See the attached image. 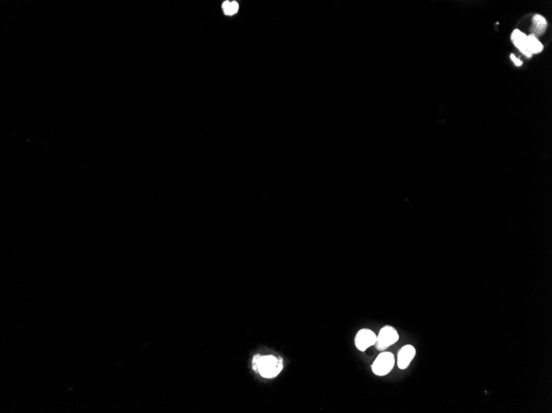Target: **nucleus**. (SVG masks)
Listing matches in <instances>:
<instances>
[{"label": "nucleus", "instance_id": "1", "mask_svg": "<svg viewBox=\"0 0 552 413\" xmlns=\"http://www.w3.org/2000/svg\"><path fill=\"white\" fill-rule=\"evenodd\" d=\"M252 368L260 376L265 379H273L278 376L284 368L283 359L277 358L272 355H256L252 360Z\"/></svg>", "mask_w": 552, "mask_h": 413}, {"label": "nucleus", "instance_id": "2", "mask_svg": "<svg viewBox=\"0 0 552 413\" xmlns=\"http://www.w3.org/2000/svg\"><path fill=\"white\" fill-rule=\"evenodd\" d=\"M395 361V356L391 352H381L372 365V371L377 376H385L393 370Z\"/></svg>", "mask_w": 552, "mask_h": 413}, {"label": "nucleus", "instance_id": "3", "mask_svg": "<svg viewBox=\"0 0 552 413\" xmlns=\"http://www.w3.org/2000/svg\"><path fill=\"white\" fill-rule=\"evenodd\" d=\"M400 338L397 330L391 326H384L379 331V335L377 336L376 342L374 344L375 348L379 352H383L387 348L397 342Z\"/></svg>", "mask_w": 552, "mask_h": 413}, {"label": "nucleus", "instance_id": "4", "mask_svg": "<svg viewBox=\"0 0 552 413\" xmlns=\"http://www.w3.org/2000/svg\"><path fill=\"white\" fill-rule=\"evenodd\" d=\"M376 340V334L374 331L364 328L360 330L355 336V345L359 351L365 352L368 348L374 346Z\"/></svg>", "mask_w": 552, "mask_h": 413}, {"label": "nucleus", "instance_id": "5", "mask_svg": "<svg viewBox=\"0 0 552 413\" xmlns=\"http://www.w3.org/2000/svg\"><path fill=\"white\" fill-rule=\"evenodd\" d=\"M416 356V349L412 345L404 346L398 354V367L400 370H405L410 366L411 362Z\"/></svg>", "mask_w": 552, "mask_h": 413}, {"label": "nucleus", "instance_id": "6", "mask_svg": "<svg viewBox=\"0 0 552 413\" xmlns=\"http://www.w3.org/2000/svg\"><path fill=\"white\" fill-rule=\"evenodd\" d=\"M527 35L523 33V32H521L520 30L516 29L512 32L511 40L513 43L514 44V46L518 48V50H520L523 55L530 58V57H532V55H530L529 53L527 52V48H526V46H527Z\"/></svg>", "mask_w": 552, "mask_h": 413}, {"label": "nucleus", "instance_id": "7", "mask_svg": "<svg viewBox=\"0 0 552 413\" xmlns=\"http://www.w3.org/2000/svg\"><path fill=\"white\" fill-rule=\"evenodd\" d=\"M546 28H547V22L545 20V18L540 15V14L534 15L533 19H532V30L534 32L533 35H535V36L536 35L541 36V35L544 34Z\"/></svg>", "mask_w": 552, "mask_h": 413}, {"label": "nucleus", "instance_id": "8", "mask_svg": "<svg viewBox=\"0 0 552 413\" xmlns=\"http://www.w3.org/2000/svg\"><path fill=\"white\" fill-rule=\"evenodd\" d=\"M527 52L529 53L530 55H535V54H539L541 53L543 50V45L540 42L538 39L536 38V36L533 34L529 35L527 36Z\"/></svg>", "mask_w": 552, "mask_h": 413}, {"label": "nucleus", "instance_id": "9", "mask_svg": "<svg viewBox=\"0 0 552 413\" xmlns=\"http://www.w3.org/2000/svg\"><path fill=\"white\" fill-rule=\"evenodd\" d=\"M223 9H224V13H225L227 15H233V14H235L238 11L239 5H238V3L235 2V1H233V2L226 1V2H224V5H223Z\"/></svg>", "mask_w": 552, "mask_h": 413}, {"label": "nucleus", "instance_id": "10", "mask_svg": "<svg viewBox=\"0 0 552 413\" xmlns=\"http://www.w3.org/2000/svg\"><path fill=\"white\" fill-rule=\"evenodd\" d=\"M510 58H511L512 61L514 62V64H515L516 66H518V67H519V66L523 65V62H522V60L518 59L514 54H512V55H510Z\"/></svg>", "mask_w": 552, "mask_h": 413}]
</instances>
